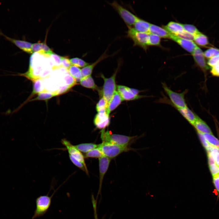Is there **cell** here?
<instances>
[{
  "mask_svg": "<svg viewBox=\"0 0 219 219\" xmlns=\"http://www.w3.org/2000/svg\"><path fill=\"white\" fill-rule=\"evenodd\" d=\"M202 134L205 139L210 145L214 147L219 148V140L212 134Z\"/></svg>",
  "mask_w": 219,
  "mask_h": 219,
  "instance_id": "83f0119b",
  "label": "cell"
},
{
  "mask_svg": "<svg viewBox=\"0 0 219 219\" xmlns=\"http://www.w3.org/2000/svg\"><path fill=\"white\" fill-rule=\"evenodd\" d=\"M195 63L205 75L209 69V66L206 61L203 52L197 46L192 54Z\"/></svg>",
  "mask_w": 219,
  "mask_h": 219,
  "instance_id": "8fae6325",
  "label": "cell"
},
{
  "mask_svg": "<svg viewBox=\"0 0 219 219\" xmlns=\"http://www.w3.org/2000/svg\"><path fill=\"white\" fill-rule=\"evenodd\" d=\"M117 92L123 100H132L139 99L144 97L139 95L140 91L127 86L118 85L117 86Z\"/></svg>",
  "mask_w": 219,
  "mask_h": 219,
  "instance_id": "ba28073f",
  "label": "cell"
},
{
  "mask_svg": "<svg viewBox=\"0 0 219 219\" xmlns=\"http://www.w3.org/2000/svg\"><path fill=\"white\" fill-rule=\"evenodd\" d=\"M98 144L92 143H82L75 145L76 148L81 152L87 153L92 150L97 148Z\"/></svg>",
  "mask_w": 219,
  "mask_h": 219,
  "instance_id": "cb8c5ba5",
  "label": "cell"
},
{
  "mask_svg": "<svg viewBox=\"0 0 219 219\" xmlns=\"http://www.w3.org/2000/svg\"><path fill=\"white\" fill-rule=\"evenodd\" d=\"M213 181L218 197L219 196V174L213 176Z\"/></svg>",
  "mask_w": 219,
  "mask_h": 219,
  "instance_id": "f35d334b",
  "label": "cell"
},
{
  "mask_svg": "<svg viewBox=\"0 0 219 219\" xmlns=\"http://www.w3.org/2000/svg\"><path fill=\"white\" fill-rule=\"evenodd\" d=\"M163 26L169 33L177 36L185 30L182 24L173 21L170 22L167 25Z\"/></svg>",
  "mask_w": 219,
  "mask_h": 219,
  "instance_id": "2e32d148",
  "label": "cell"
},
{
  "mask_svg": "<svg viewBox=\"0 0 219 219\" xmlns=\"http://www.w3.org/2000/svg\"><path fill=\"white\" fill-rule=\"evenodd\" d=\"M123 101L118 92L116 91L108 103L107 109V112L109 114L110 113L116 108Z\"/></svg>",
  "mask_w": 219,
  "mask_h": 219,
  "instance_id": "ac0fdd59",
  "label": "cell"
},
{
  "mask_svg": "<svg viewBox=\"0 0 219 219\" xmlns=\"http://www.w3.org/2000/svg\"><path fill=\"white\" fill-rule=\"evenodd\" d=\"M163 88L170 100V104L176 108L187 107L185 99V95L187 92L186 90L182 93L173 91L168 87L165 83H162Z\"/></svg>",
  "mask_w": 219,
  "mask_h": 219,
  "instance_id": "8992f818",
  "label": "cell"
},
{
  "mask_svg": "<svg viewBox=\"0 0 219 219\" xmlns=\"http://www.w3.org/2000/svg\"><path fill=\"white\" fill-rule=\"evenodd\" d=\"M176 109L182 116L192 125L199 117L187 106Z\"/></svg>",
  "mask_w": 219,
  "mask_h": 219,
  "instance_id": "e0dca14e",
  "label": "cell"
},
{
  "mask_svg": "<svg viewBox=\"0 0 219 219\" xmlns=\"http://www.w3.org/2000/svg\"><path fill=\"white\" fill-rule=\"evenodd\" d=\"M68 72L76 81H79L82 78L81 69L78 67L71 65L68 69Z\"/></svg>",
  "mask_w": 219,
  "mask_h": 219,
  "instance_id": "484cf974",
  "label": "cell"
},
{
  "mask_svg": "<svg viewBox=\"0 0 219 219\" xmlns=\"http://www.w3.org/2000/svg\"><path fill=\"white\" fill-rule=\"evenodd\" d=\"M197 132L202 144L206 149L209 147L210 145L205 139L202 133L199 132Z\"/></svg>",
  "mask_w": 219,
  "mask_h": 219,
  "instance_id": "7bdbcfd3",
  "label": "cell"
},
{
  "mask_svg": "<svg viewBox=\"0 0 219 219\" xmlns=\"http://www.w3.org/2000/svg\"><path fill=\"white\" fill-rule=\"evenodd\" d=\"M98 147L104 156L110 159L115 158L122 153L130 149L128 147L106 142H103L99 144Z\"/></svg>",
  "mask_w": 219,
  "mask_h": 219,
  "instance_id": "277c9868",
  "label": "cell"
},
{
  "mask_svg": "<svg viewBox=\"0 0 219 219\" xmlns=\"http://www.w3.org/2000/svg\"><path fill=\"white\" fill-rule=\"evenodd\" d=\"M169 39L175 41L183 48L191 54L197 46L193 40L182 38L171 33Z\"/></svg>",
  "mask_w": 219,
  "mask_h": 219,
  "instance_id": "7c38bea8",
  "label": "cell"
},
{
  "mask_svg": "<svg viewBox=\"0 0 219 219\" xmlns=\"http://www.w3.org/2000/svg\"><path fill=\"white\" fill-rule=\"evenodd\" d=\"M95 127L99 129H104L109 126L110 122L109 114L107 112H100L96 115L94 119Z\"/></svg>",
  "mask_w": 219,
  "mask_h": 219,
  "instance_id": "4fadbf2b",
  "label": "cell"
},
{
  "mask_svg": "<svg viewBox=\"0 0 219 219\" xmlns=\"http://www.w3.org/2000/svg\"><path fill=\"white\" fill-rule=\"evenodd\" d=\"M61 66L67 70L71 65L70 59L65 57L61 56Z\"/></svg>",
  "mask_w": 219,
  "mask_h": 219,
  "instance_id": "8d00e7d4",
  "label": "cell"
},
{
  "mask_svg": "<svg viewBox=\"0 0 219 219\" xmlns=\"http://www.w3.org/2000/svg\"><path fill=\"white\" fill-rule=\"evenodd\" d=\"M219 63V55L209 59L207 62L208 66L211 68Z\"/></svg>",
  "mask_w": 219,
  "mask_h": 219,
  "instance_id": "74e56055",
  "label": "cell"
},
{
  "mask_svg": "<svg viewBox=\"0 0 219 219\" xmlns=\"http://www.w3.org/2000/svg\"><path fill=\"white\" fill-rule=\"evenodd\" d=\"M128 28L127 36L133 41V46L140 47L146 50L149 46V34L138 31L133 27H128Z\"/></svg>",
  "mask_w": 219,
  "mask_h": 219,
  "instance_id": "3957f363",
  "label": "cell"
},
{
  "mask_svg": "<svg viewBox=\"0 0 219 219\" xmlns=\"http://www.w3.org/2000/svg\"><path fill=\"white\" fill-rule=\"evenodd\" d=\"M155 34L161 38L169 39L170 33L163 27L153 24L150 25L149 34Z\"/></svg>",
  "mask_w": 219,
  "mask_h": 219,
  "instance_id": "d6986e66",
  "label": "cell"
},
{
  "mask_svg": "<svg viewBox=\"0 0 219 219\" xmlns=\"http://www.w3.org/2000/svg\"><path fill=\"white\" fill-rule=\"evenodd\" d=\"M149 46H160L161 37L155 34H149Z\"/></svg>",
  "mask_w": 219,
  "mask_h": 219,
  "instance_id": "1f68e13d",
  "label": "cell"
},
{
  "mask_svg": "<svg viewBox=\"0 0 219 219\" xmlns=\"http://www.w3.org/2000/svg\"><path fill=\"white\" fill-rule=\"evenodd\" d=\"M61 143L65 147L69 155L81 162L85 167L87 169L85 161L84 156L75 146L73 145L69 141L65 139H62L61 141Z\"/></svg>",
  "mask_w": 219,
  "mask_h": 219,
  "instance_id": "30bf717a",
  "label": "cell"
},
{
  "mask_svg": "<svg viewBox=\"0 0 219 219\" xmlns=\"http://www.w3.org/2000/svg\"><path fill=\"white\" fill-rule=\"evenodd\" d=\"M34 81L32 95L45 92L44 83L42 80L40 79H37L34 80Z\"/></svg>",
  "mask_w": 219,
  "mask_h": 219,
  "instance_id": "4316f807",
  "label": "cell"
},
{
  "mask_svg": "<svg viewBox=\"0 0 219 219\" xmlns=\"http://www.w3.org/2000/svg\"><path fill=\"white\" fill-rule=\"evenodd\" d=\"M58 189L50 196H49L50 190L47 194L40 195L36 198V208L32 219L42 217L48 212L51 205L52 198Z\"/></svg>",
  "mask_w": 219,
  "mask_h": 219,
  "instance_id": "7a4b0ae2",
  "label": "cell"
},
{
  "mask_svg": "<svg viewBox=\"0 0 219 219\" xmlns=\"http://www.w3.org/2000/svg\"><path fill=\"white\" fill-rule=\"evenodd\" d=\"M118 69L119 68H118L113 75L110 78H106L103 74L101 75L104 81L101 94L102 97L106 100L107 104L116 91V78Z\"/></svg>",
  "mask_w": 219,
  "mask_h": 219,
  "instance_id": "5b68a950",
  "label": "cell"
},
{
  "mask_svg": "<svg viewBox=\"0 0 219 219\" xmlns=\"http://www.w3.org/2000/svg\"><path fill=\"white\" fill-rule=\"evenodd\" d=\"M103 156L104 155L103 153L98 147L86 153L84 157L99 158Z\"/></svg>",
  "mask_w": 219,
  "mask_h": 219,
  "instance_id": "f1b7e54d",
  "label": "cell"
},
{
  "mask_svg": "<svg viewBox=\"0 0 219 219\" xmlns=\"http://www.w3.org/2000/svg\"><path fill=\"white\" fill-rule=\"evenodd\" d=\"M69 155L70 160L74 165L85 172L87 175H89L88 169H86L81 162L75 158L71 155Z\"/></svg>",
  "mask_w": 219,
  "mask_h": 219,
  "instance_id": "d590c367",
  "label": "cell"
},
{
  "mask_svg": "<svg viewBox=\"0 0 219 219\" xmlns=\"http://www.w3.org/2000/svg\"><path fill=\"white\" fill-rule=\"evenodd\" d=\"M214 160L215 164L219 167V152L216 155Z\"/></svg>",
  "mask_w": 219,
  "mask_h": 219,
  "instance_id": "ee69618b",
  "label": "cell"
},
{
  "mask_svg": "<svg viewBox=\"0 0 219 219\" xmlns=\"http://www.w3.org/2000/svg\"><path fill=\"white\" fill-rule=\"evenodd\" d=\"M182 25L185 31L194 36L200 32L197 28L193 25L184 24Z\"/></svg>",
  "mask_w": 219,
  "mask_h": 219,
  "instance_id": "e575fe53",
  "label": "cell"
},
{
  "mask_svg": "<svg viewBox=\"0 0 219 219\" xmlns=\"http://www.w3.org/2000/svg\"><path fill=\"white\" fill-rule=\"evenodd\" d=\"M0 33L3 35L8 40L14 44L23 51L28 54H32L33 53L32 50V44L31 43L24 40L12 39L2 33Z\"/></svg>",
  "mask_w": 219,
  "mask_h": 219,
  "instance_id": "5bb4252c",
  "label": "cell"
},
{
  "mask_svg": "<svg viewBox=\"0 0 219 219\" xmlns=\"http://www.w3.org/2000/svg\"><path fill=\"white\" fill-rule=\"evenodd\" d=\"M193 126L195 127L197 132L212 134L211 131L209 126L199 117L197 119Z\"/></svg>",
  "mask_w": 219,
  "mask_h": 219,
  "instance_id": "7402d4cb",
  "label": "cell"
},
{
  "mask_svg": "<svg viewBox=\"0 0 219 219\" xmlns=\"http://www.w3.org/2000/svg\"><path fill=\"white\" fill-rule=\"evenodd\" d=\"M135 137L134 136L112 134L109 131H105V129L101 130V138L103 142H108L125 147H127Z\"/></svg>",
  "mask_w": 219,
  "mask_h": 219,
  "instance_id": "6da1fadb",
  "label": "cell"
},
{
  "mask_svg": "<svg viewBox=\"0 0 219 219\" xmlns=\"http://www.w3.org/2000/svg\"><path fill=\"white\" fill-rule=\"evenodd\" d=\"M107 49L99 57L95 62L89 64L88 65L84 67L81 69L82 78L91 75L92 71L95 66L101 61L113 55H108L106 54Z\"/></svg>",
  "mask_w": 219,
  "mask_h": 219,
  "instance_id": "9a60e30c",
  "label": "cell"
},
{
  "mask_svg": "<svg viewBox=\"0 0 219 219\" xmlns=\"http://www.w3.org/2000/svg\"><path fill=\"white\" fill-rule=\"evenodd\" d=\"M50 55L51 56L53 59L54 61L57 66H61V56L54 53H53Z\"/></svg>",
  "mask_w": 219,
  "mask_h": 219,
  "instance_id": "60d3db41",
  "label": "cell"
},
{
  "mask_svg": "<svg viewBox=\"0 0 219 219\" xmlns=\"http://www.w3.org/2000/svg\"><path fill=\"white\" fill-rule=\"evenodd\" d=\"M193 40L195 43L201 46H205L209 44L207 37L200 32L194 36Z\"/></svg>",
  "mask_w": 219,
  "mask_h": 219,
  "instance_id": "d4e9b609",
  "label": "cell"
},
{
  "mask_svg": "<svg viewBox=\"0 0 219 219\" xmlns=\"http://www.w3.org/2000/svg\"><path fill=\"white\" fill-rule=\"evenodd\" d=\"M71 64L78 67H84L89 64L84 60L78 57H75L70 59Z\"/></svg>",
  "mask_w": 219,
  "mask_h": 219,
  "instance_id": "d6a6232c",
  "label": "cell"
},
{
  "mask_svg": "<svg viewBox=\"0 0 219 219\" xmlns=\"http://www.w3.org/2000/svg\"><path fill=\"white\" fill-rule=\"evenodd\" d=\"M210 72L213 75L219 77V63L211 68Z\"/></svg>",
  "mask_w": 219,
  "mask_h": 219,
  "instance_id": "b9f144b4",
  "label": "cell"
},
{
  "mask_svg": "<svg viewBox=\"0 0 219 219\" xmlns=\"http://www.w3.org/2000/svg\"><path fill=\"white\" fill-rule=\"evenodd\" d=\"M109 4L117 12L127 27L133 26L139 18L116 1Z\"/></svg>",
  "mask_w": 219,
  "mask_h": 219,
  "instance_id": "52a82bcc",
  "label": "cell"
},
{
  "mask_svg": "<svg viewBox=\"0 0 219 219\" xmlns=\"http://www.w3.org/2000/svg\"><path fill=\"white\" fill-rule=\"evenodd\" d=\"M57 96L56 95L51 92H42L38 94L37 97L31 101L35 100H47L51 98Z\"/></svg>",
  "mask_w": 219,
  "mask_h": 219,
  "instance_id": "4dcf8cb0",
  "label": "cell"
},
{
  "mask_svg": "<svg viewBox=\"0 0 219 219\" xmlns=\"http://www.w3.org/2000/svg\"><path fill=\"white\" fill-rule=\"evenodd\" d=\"M32 50L33 52H37L46 55H50L53 53L50 49L43 43H36L32 44Z\"/></svg>",
  "mask_w": 219,
  "mask_h": 219,
  "instance_id": "ffe728a7",
  "label": "cell"
},
{
  "mask_svg": "<svg viewBox=\"0 0 219 219\" xmlns=\"http://www.w3.org/2000/svg\"><path fill=\"white\" fill-rule=\"evenodd\" d=\"M151 24L139 18L133 25V28L138 31L149 34Z\"/></svg>",
  "mask_w": 219,
  "mask_h": 219,
  "instance_id": "44dd1931",
  "label": "cell"
},
{
  "mask_svg": "<svg viewBox=\"0 0 219 219\" xmlns=\"http://www.w3.org/2000/svg\"><path fill=\"white\" fill-rule=\"evenodd\" d=\"M80 84L83 86L100 91L101 93V91L96 84L94 80L91 75L82 78L80 80Z\"/></svg>",
  "mask_w": 219,
  "mask_h": 219,
  "instance_id": "603a6c76",
  "label": "cell"
},
{
  "mask_svg": "<svg viewBox=\"0 0 219 219\" xmlns=\"http://www.w3.org/2000/svg\"><path fill=\"white\" fill-rule=\"evenodd\" d=\"M205 57L210 59L219 55V49L211 47L206 50L203 52Z\"/></svg>",
  "mask_w": 219,
  "mask_h": 219,
  "instance_id": "836d02e7",
  "label": "cell"
},
{
  "mask_svg": "<svg viewBox=\"0 0 219 219\" xmlns=\"http://www.w3.org/2000/svg\"><path fill=\"white\" fill-rule=\"evenodd\" d=\"M110 161V159L104 156L99 158V190L96 199V200L99 195L101 194L103 179L109 167Z\"/></svg>",
  "mask_w": 219,
  "mask_h": 219,
  "instance_id": "9c48e42d",
  "label": "cell"
},
{
  "mask_svg": "<svg viewBox=\"0 0 219 219\" xmlns=\"http://www.w3.org/2000/svg\"><path fill=\"white\" fill-rule=\"evenodd\" d=\"M209 166L212 176L219 174V167L216 164L209 165Z\"/></svg>",
  "mask_w": 219,
  "mask_h": 219,
  "instance_id": "ab89813d",
  "label": "cell"
},
{
  "mask_svg": "<svg viewBox=\"0 0 219 219\" xmlns=\"http://www.w3.org/2000/svg\"><path fill=\"white\" fill-rule=\"evenodd\" d=\"M107 105L106 100L102 97L97 104L96 109L97 112H107Z\"/></svg>",
  "mask_w": 219,
  "mask_h": 219,
  "instance_id": "f546056e",
  "label": "cell"
}]
</instances>
